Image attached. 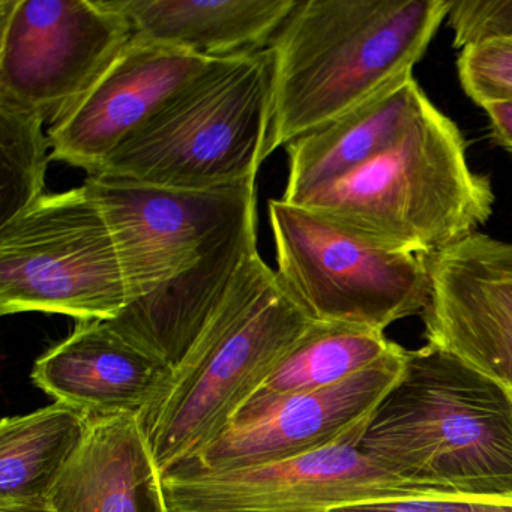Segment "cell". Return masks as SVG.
Listing matches in <instances>:
<instances>
[{"label": "cell", "mask_w": 512, "mask_h": 512, "mask_svg": "<svg viewBox=\"0 0 512 512\" xmlns=\"http://www.w3.org/2000/svg\"><path fill=\"white\" fill-rule=\"evenodd\" d=\"M449 8V0H298L269 46V155L413 76Z\"/></svg>", "instance_id": "obj_1"}, {"label": "cell", "mask_w": 512, "mask_h": 512, "mask_svg": "<svg viewBox=\"0 0 512 512\" xmlns=\"http://www.w3.org/2000/svg\"><path fill=\"white\" fill-rule=\"evenodd\" d=\"M358 449L445 496H512V397L439 347L406 350Z\"/></svg>", "instance_id": "obj_2"}, {"label": "cell", "mask_w": 512, "mask_h": 512, "mask_svg": "<svg viewBox=\"0 0 512 512\" xmlns=\"http://www.w3.org/2000/svg\"><path fill=\"white\" fill-rule=\"evenodd\" d=\"M313 322L254 251L163 397L139 416L161 475L197 460L232 427Z\"/></svg>", "instance_id": "obj_3"}, {"label": "cell", "mask_w": 512, "mask_h": 512, "mask_svg": "<svg viewBox=\"0 0 512 512\" xmlns=\"http://www.w3.org/2000/svg\"><path fill=\"white\" fill-rule=\"evenodd\" d=\"M493 205L460 128L430 101L391 148L301 206L374 247L431 256L478 232Z\"/></svg>", "instance_id": "obj_4"}, {"label": "cell", "mask_w": 512, "mask_h": 512, "mask_svg": "<svg viewBox=\"0 0 512 512\" xmlns=\"http://www.w3.org/2000/svg\"><path fill=\"white\" fill-rule=\"evenodd\" d=\"M272 53L214 64L88 176L212 191L256 182L269 157Z\"/></svg>", "instance_id": "obj_5"}, {"label": "cell", "mask_w": 512, "mask_h": 512, "mask_svg": "<svg viewBox=\"0 0 512 512\" xmlns=\"http://www.w3.org/2000/svg\"><path fill=\"white\" fill-rule=\"evenodd\" d=\"M127 287L109 221L89 185L41 197L0 226V313L110 322Z\"/></svg>", "instance_id": "obj_6"}, {"label": "cell", "mask_w": 512, "mask_h": 512, "mask_svg": "<svg viewBox=\"0 0 512 512\" xmlns=\"http://www.w3.org/2000/svg\"><path fill=\"white\" fill-rule=\"evenodd\" d=\"M278 277L314 322L385 331L424 313L431 275L424 256L362 241L308 206L268 203Z\"/></svg>", "instance_id": "obj_7"}, {"label": "cell", "mask_w": 512, "mask_h": 512, "mask_svg": "<svg viewBox=\"0 0 512 512\" xmlns=\"http://www.w3.org/2000/svg\"><path fill=\"white\" fill-rule=\"evenodd\" d=\"M133 40L112 0H2L0 95L64 118Z\"/></svg>", "instance_id": "obj_8"}, {"label": "cell", "mask_w": 512, "mask_h": 512, "mask_svg": "<svg viewBox=\"0 0 512 512\" xmlns=\"http://www.w3.org/2000/svg\"><path fill=\"white\" fill-rule=\"evenodd\" d=\"M167 512H332L343 506L445 496L398 478L340 445L235 469L181 464L161 475Z\"/></svg>", "instance_id": "obj_9"}, {"label": "cell", "mask_w": 512, "mask_h": 512, "mask_svg": "<svg viewBox=\"0 0 512 512\" xmlns=\"http://www.w3.org/2000/svg\"><path fill=\"white\" fill-rule=\"evenodd\" d=\"M118 248L127 305L197 268L257 212L256 182L212 191L152 187L88 176Z\"/></svg>", "instance_id": "obj_10"}, {"label": "cell", "mask_w": 512, "mask_h": 512, "mask_svg": "<svg viewBox=\"0 0 512 512\" xmlns=\"http://www.w3.org/2000/svg\"><path fill=\"white\" fill-rule=\"evenodd\" d=\"M398 346L349 379L314 391L251 400L232 427L191 463L235 469L301 457L340 445H359L380 401L403 373Z\"/></svg>", "instance_id": "obj_11"}, {"label": "cell", "mask_w": 512, "mask_h": 512, "mask_svg": "<svg viewBox=\"0 0 512 512\" xmlns=\"http://www.w3.org/2000/svg\"><path fill=\"white\" fill-rule=\"evenodd\" d=\"M424 259L431 275L421 314L427 344L457 356L512 397V242L475 232Z\"/></svg>", "instance_id": "obj_12"}, {"label": "cell", "mask_w": 512, "mask_h": 512, "mask_svg": "<svg viewBox=\"0 0 512 512\" xmlns=\"http://www.w3.org/2000/svg\"><path fill=\"white\" fill-rule=\"evenodd\" d=\"M214 61L131 40L91 91L50 125L52 160L91 175Z\"/></svg>", "instance_id": "obj_13"}, {"label": "cell", "mask_w": 512, "mask_h": 512, "mask_svg": "<svg viewBox=\"0 0 512 512\" xmlns=\"http://www.w3.org/2000/svg\"><path fill=\"white\" fill-rule=\"evenodd\" d=\"M173 368L119 335L109 322H77L35 361V386L91 416L142 415L157 403Z\"/></svg>", "instance_id": "obj_14"}, {"label": "cell", "mask_w": 512, "mask_h": 512, "mask_svg": "<svg viewBox=\"0 0 512 512\" xmlns=\"http://www.w3.org/2000/svg\"><path fill=\"white\" fill-rule=\"evenodd\" d=\"M257 251V212L242 221L190 274L139 301L109 325L175 370L193 349Z\"/></svg>", "instance_id": "obj_15"}, {"label": "cell", "mask_w": 512, "mask_h": 512, "mask_svg": "<svg viewBox=\"0 0 512 512\" xmlns=\"http://www.w3.org/2000/svg\"><path fill=\"white\" fill-rule=\"evenodd\" d=\"M47 500L53 512H167L139 415L91 416Z\"/></svg>", "instance_id": "obj_16"}, {"label": "cell", "mask_w": 512, "mask_h": 512, "mask_svg": "<svg viewBox=\"0 0 512 512\" xmlns=\"http://www.w3.org/2000/svg\"><path fill=\"white\" fill-rule=\"evenodd\" d=\"M430 103L415 76L286 146L289 176L281 199L304 205L391 148Z\"/></svg>", "instance_id": "obj_17"}, {"label": "cell", "mask_w": 512, "mask_h": 512, "mask_svg": "<svg viewBox=\"0 0 512 512\" xmlns=\"http://www.w3.org/2000/svg\"><path fill=\"white\" fill-rule=\"evenodd\" d=\"M133 40L226 59L269 49L298 0H112Z\"/></svg>", "instance_id": "obj_18"}, {"label": "cell", "mask_w": 512, "mask_h": 512, "mask_svg": "<svg viewBox=\"0 0 512 512\" xmlns=\"http://www.w3.org/2000/svg\"><path fill=\"white\" fill-rule=\"evenodd\" d=\"M91 415L55 403L0 422V502L47 499L88 433Z\"/></svg>", "instance_id": "obj_19"}, {"label": "cell", "mask_w": 512, "mask_h": 512, "mask_svg": "<svg viewBox=\"0 0 512 512\" xmlns=\"http://www.w3.org/2000/svg\"><path fill=\"white\" fill-rule=\"evenodd\" d=\"M395 347L397 344L374 329L313 322L251 400L335 385L376 364Z\"/></svg>", "instance_id": "obj_20"}, {"label": "cell", "mask_w": 512, "mask_h": 512, "mask_svg": "<svg viewBox=\"0 0 512 512\" xmlns=\"http://www.w3.org/2000/svg\"><path fill=\"white\" fill-rule=\"evenodd\" d=\"M41 113L0 95V226L46 196L52 143Z\"/></svg>", "instance_id": "obj_21"}, {"label": "cell", "mask_w": 512, "mask_h": 512, "mask_svg": "<svg viewBox=\"0 0 512 512\" xmlns=\"http://www.w3.org/2000/svg\"><path fill=\"white\" fill-rule=\"evenodd\" d=\"M457 71L461 88L479 107L512 100V40L461 50Z\"/></svg>", "instance_id": "obj_22"}, {"label": "cell", "mask_w": 512, "mask_h": 512, "mask_svg": "<svg viewBox=\"0 0 512 512\" xmlns=\"http://www.w3.org/2000/svg\"><path fill=\"white\" fill-rule=\"evenodd\" d=\"M446 19L454 32L455 49L512 40V0L451 2Z\"/></svg>", "instance_id": "obj_23"}, {"label": "cell", "mask_w": 512, "mask_h": 512, "mask_svg": "<svg viewBox=\"0 0 512 512\" xmlns=\"http://www.w3.org/2000/svg\"><path fill=\"white\" fill-rule=\"evenodd\" d=\"M332 512H512V496H437L343 506Z\"/></svg>", "instance_id": "obj_24"}, {"label": "cell", "mask_w": 512, "mask_h": 512, "mask_svg": "<svg viewBox=\"0 0 512 512\" xmlns=\"http://www.w3.org/2000/svg\"><path fill=\"white\" fill-rule=\"evenodd\" d=\"M482 109L490 119L491 136L497 145L512 152V100L493 101Z\"/></svg>", "instance_id": "obj_25"}, {"label": "cell", "mask_w": 512, "mask_h": 512, "mask_svg": "<svg viewBox=\"0 0 512 512\" xmlns=\"http://www.w3.org/2000/svg\"><path fill=\"white\" fill-rule=\"evenodd\" d=\"M0 512H53L47 499L0 502Z\"/></svg>", "instance_id": "obj_26"}]
</instances>
